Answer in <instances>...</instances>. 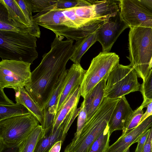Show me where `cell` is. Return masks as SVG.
I'll return each mask as SVG.
<instances>
[{
    "label": "cell",
    "instance_id": "1",
    "mask_svg": "<svg viewBox=\"0 0 152 152\" xmlns=\"http://www.w3.org/2000/svg\"><path fill=\"white\" fill-rule=\"evenodd\" d=\"M56 35L51 49L42 56L39 65L31 72V81L25 88L42 110L48 102L60 75L73 52V40Z\"/></svg>",
    "mask_w": 152,
    "mask_h": 152
},
{
    "label": "cell",
    "instance_id": "2",
    "mask_svg": "<svg viewBox=\"0 0 152 152\" xmlns=\"http://www.w3.org/2000/svg\"><path fill=\"white\" fill-rule=\"evenodd\" d=\"M120 98H104L101 105L87 121L78 138L66 147L64 152H90L94 142L108 126L113 110Z\"/></svg>",
    "mask_w": 152,
    "mask_h": 152
},
{
    "label": "cell",
    "instance_id": "3",
    "mask_svg": "<svg viewBox=\"0 0 152 152\" xmlns=\"http://www.w3.org/2000/svg\"><path fill=\"white\" fill-rule=\"evenodd\" d=\"M129 34L130 64L138 77L144 81L150 70L149 64L152 57V27H130Z\"/></svg>",
    "mask_w": 152,
    "mask_h": 152
},
{
    "label": "cell",
    "instance_id": "4",
    "mask_svg": "<svg viewBox=\"0 0 152 152\" xmlns=\"http://www.w3.org/2000/svg\"><path fill=\"white\" fill-rule=\"evenodd\" d=\"M36 37L30 34L0 31V57L2 59L33 64L38 56Z\"/></svg>",
    "mask_w": 152,
    "mask_h": 152
},
{
    "label": "cell",
    "instance_id": "5",
    "mask_svg": "<svg viewBox=\"0 0 152 152\" xmlns=\"http://www.w3.org/2000/svg\"><path fill=\"white\" fill-rule=\"evenodd\" d=\"M33 17L38 25L50 30L56 35L76 41L94 33L100 28H80L67 18L62 10H46L38 13Z\"/></svg>",
    "mask_w": 152,
    "mask_h": 152
},
{
    "label": "cell",
    "instance_id": "6",
    "mask_svg": "<svg viewBox=\"0 0 152 152\" xmlns=\"http://www.w3.org/2000/svg\"><path fill=\"white\" fill-rule=\"evenodd\" d=\"M39 124L31 113L0 120V142L8 147L19 146Z\"/></svg>",
    "mask_w": 152,
    "mask_h": 152
},
{
    "label": "cell",
    "instance_id": "7",
    "mask_svg": "<svg viewBox=\"0 0 152 152\" xmlns=\"http://www.w3.org/2000/svg\"><path fill=\"white\" fill-rule=\"evenodd\" d=\"M137 77L136 71L130 64L125 66L118 64L108 77L104 97L109 99L120 98L139 91L140 85Z\"/></svg>",
    "mask_w": 152,
    "mask_h": 152
},
{
    "label": "cell",
    "instance_id": "8",
    "mask_svg": "<svg viewBox=\"0 0 152 152\" xmlns=\"http://www.w3.org/2000/svg\"><path fill=\"white\" fill-rule=\"evenodd\" d=\"M119 61V57L115 53L102 51L94 58L80 86L81 96L84 98L100 81L107 80Z\"/></svg>",
    "mask_w": 152,
    "mask_h": 152
},
{
    "label": "cell",
    "instance_id": "9",
    "mask_svg": "<svg viewBox=\"0 0 152 152\" xmlns=\"http://www.w3.org/2000/svg\"><path fill=\"white\" fill-rule=\"evenodd\" d=\"M31 65L23 61L2 59L0 62V88L14 89L25 87L31 81Z\"/></svg>",
    "mask_w": 152,
    "mask_h": 152
},
{
    "label": "cell",
    "instance_id": "10",
    "mask_svg": "<svg viewBox=\"0 0 152 152\" xmlns=\"http://www.w3.org/2000/svg\"><path fill=\"white\" fill-rule=\"evenodd\" d=\"M119 4L121 18L129 28L152 27V14L139 0H120Z\"/></svg>",
    "mask_w": 152,
    "mask_h": 152
},
{
    "label": "cell",
    "instance_id": "11",
    "mask_svg": "<svg viewBox=\"0 0 152 152\" xmlns=\"http://www.w3.org/2000/svg\"><path fill=\"white\" fill-rule=\"evenodd\" d=\"M129 27L122 19L120 10L110 17L96 31V40L101 44L102 51L110 52L118 37L125 29Z\"/></svg>",
    "mask_w": 152,
    "mask_h": 152
},
{
    "label": "cell",
    "instance_id": "12",
    "mask_svg": "<svg viewBox=\"0 0 152 152\" xmlns=\"http://www.w3.org/2000/svg\"><path fill=\"white\" fill-rule=\"evenodd\" d=\"M86 71L80 64L74 63L68 69L66 83L57 103L56 114L70 94L80 86Z\"/></svg>",
    "mask_w": 152,
    "mask_h": 152
},
{
    "label": "cell",
    "instance_id": "13",
    "mask_svg": "<svg viewBox=\"0 0 152 152\" xmlns=\"http://www.w3.org/2000/svg\"><path fill=\"white\" fill-rule=\"evenodd\" d=\"M67 71L68 69H66L60 75L52 96L43 110L45 121L42 128L45 131L48 130L52 127L54 118L56 113L58 101L66 83Z\"/></svg>",
    "mask_w": 152,
    "mask_h": 152
},
{
    "label": "cell",
    "instance_id": "14",
    "mask_svg": "<svg viewBox=\"0 0 152 152\" xmlns=\"http://www.w3.org/2000/svg\"><path fill=\"white\" fill-rule=\"evenodd\" d=\"M133 111L125 96L120 98L111 116L109 123L111 134L117 130H123L126 119Z\"/></svg>",
    "mask_w": 152,
    "mask_h": 152
},
{
    "label": "cell",
    "instance_id": "15",
    "mask_svg": "<svg viewBox=\"0 0 152 152\" xmlns=\"http://www.w3.org/2000/svg\"><path fill=\"white\" fill-rule=\"evenodd\" d=\"M107 80L104 79L100 81L84 98L83 102L87 113V121L92 116L103 101Z\"/></svg>",
    "mask_w": 152,
    "mask_h": 152
},
{
    "label": "cell",
    "instance_id": "16",
    "mask_svg": "<svg viewBox=\"0 0 152 152\" xmlns=\"http://www.w3.org/2000/svg\"><path fill=\"white\" fill-rule=\"evenodd\" d=\"M16 103L24 106L38 120L42 127L44 124V113L43 110L37 105L26 90L25 87L14 89Z\"/></svg>",
    "mask_w": 152,
    "mask_h": 152
},
{
    "label": "cell",
    "instance_id": "17",
    "mask_svg": "<svg viewBox=\"0 0 152 152\" xmlns=\"http://www.w3.org/2000/svg\"><path fill=\"white\" fill-rule=\"evenodd\" d=\"M80 96V86L70 94L55 115L52 127L53 132L58 129L68 114L77 106Z\"/></svg>",
    "mask_w": 152,
    "mask_h": 152
},
{
    "label": "cell",
    "instance_id": "18",
    "mask_svg": "<svg viewBox=\"0 0 152 152\" xmlns=\"http://www.w3.org/2000/svg\"><path fill=\"white\" fill-rule=\"evenodd\" d=\"M66 135L61 125L54 132L52 131L51 127L45 132L44 135L38 142L34 152H49L57 142L61 141L63 143Z\"/></svg>",
    "mask_w": 152,
    "mask_h": 152
},
{
    "label": "cell",
    "instance_id": "19",
    "mask_svg": "<svg viewBox=\"0 0 152 152\" xmlns=\"http://www.w3.org/2000/svg\"><path fill=\"white\" fill-rule=\"evenodd\" d=\"M0 4V31L30 34V29L28 27L9 18L6 9L3 5Z\"/></svg>",
    "mask_w": 152,
    "mask_h": 152
},
{
    "label": "cell",
    "instance_id": "20",
    "mask_svg": "<svg viewBox=\"0 0 152 152\" xmlns=\"http://www.w3.org/2000/svg\"><path fill=\"white\" fill-rule=\"evenodd\" d=\"M96 41V32L76 41L73 45V52L70 60L75 64H80L83 55Z\"/></svg>",
    "mask_w": 152,
    "mask_h": 152
},
{
    "label": "cell",
    "instance_id": "21",
    "mask_svg": "<svg viewBox=\"0 0 152 152\" xmlns=\"http://www.w3.org/2000/svg\"><path fill=\"white\" fill-rule=\"evenodd\" d=\"M119 0H95L93 6L96 18L110 17L119 10Z\"/></svg>",
    "mask_w": 152,
    "mask_h": 152
},
{
    "label": "cell",
    "instance_id": "22",
    "mask_svg": "<svg viewBox=\"0 0 152 152\" xmlns=\"http://www.w3.org/2000/svg\"><path fill=\"white\" fill-rule=\"evenodd\" d=\"M0 4L6 9L9 18L29 27L24 14L15 0H0Z\"/></svg>",
    "mask_w": 152,
    "mask_h": 152
},
{
    "label": "cell",
    "instance_id": "23",
    "mask_svg": "<svg viewBox=\"0 0 152 152\" xmlns=\"http://www.w3.org/2000/svg\"><path fill=\"white\" fill-rule=\"evenodd\" d=\"M45 133L42 126L39 125L20 144L18 152H34L38 142Z\"/></svg>",
    "mask_w": 152,
    "mask_h": 152
},
{
    "label": "cell",
    "instance_id": "24",
    "mask_svg": "<svg viewBox=\"0 0 152 152\" xmlns=\"http://www.w3.org/2000/svg\"><path fill=\"white\" fill-rule=\"evenodd\" d=\"M30 113L28 109L21 104H0V120Z\"/></svg>",
    "mask_w": 152,
    "mask_h": 152
},
{
    "label": "cell",
    "instance_id": "25",
    "mask_svg": "<svg viewBox=\"0 0 152 152\" xmlns=\"http://www.w3.org/2000/svg\"><path fill=\"white\" fill-rule=\"evenodd\" d=\"M21 9L30 29V34L37 38L40 37L39 27L34 20L32 12L26 0H15Z\"/></svg>",
    "mask_w": 152,
    "mask_h": 152
},
{
    "label": "cell",
    "instance_id": "26",
    "mask_svg": "<svg viewBox=\"0 0 152 152\" xmlns=\"http://www.w3.org/2000/svg\"><path fill=\"white\" fill-rule=\"evenodd\" d=\"M111 134L108 126L93 143L90 152H105L109 146Z\"/></svg>",
    "mask_w": 152,
    "mask_h": 152
},
{
    "label": "cell",
    "instance_id": "27",
    "mask_svg": "<svg viewBox=\"0 0 152 152\" xmlns=\"http://www.w3.org/2000/svg\"><path fill=\"white\" fill-rule=\"evenodd\" d=\"M144 114L143 109L140 106L133 111L125 122L122 135L125 134L138 126L140 124Z\"/></svg>",
    "mask_w": 152,
    "mask_h": 152
},
{
    "label": "cell",
    "instance_id": "28",
    "mask_svg": "<svg viewBox=\"0 0 152 152\" xmlns=\"http://www.w3.org/2000/svg\"><path fill=\"white\" fill-rule=\"evenodd\" d=\"M139 91L141 92L143 99L140 107L143 109L145 105L152 101V68L145 80L140 85Z\"/></svg>",
    "mask_w": 152,
    "mask_h": 152
},
{
    "label": "cell",
    "instance_id": "29",
    "mask_svg": "<svg viewBox=\"0 0 152 152\" xmlns=\"http://www.w3.org/2000/svg\"><path fill=\"white\" fill-rule=\"evenodd\" d=\"M94 0H56L54 5V9L66 10L77 7L92 5Z\"/></svg>",
    "mask_w": 152,
    "mask_h": 152
},
{
    "label": "cell",
    "instance_id": "30",
    "mask_svg": "<svg viewBox=\"0 0 152 152\" xmlns=\"http://www.w3.org/2000/svg\"><path fill=\"white\" fill-rule=\"evenodd\" d=\"M32 12H39L53 6L56 0H26Z\"/></svg>",
    "mask_w": 152,
    "mask_h": 152
},
{
    "label": "cell",
    "instance_id": "31",
    "mask_svg": "<svg viewBox=\"0 0 152 152\" xmlns=\"http://www.w3.org/2000/svg\"><path fill=\"white\" fill-rule=\"evenodd\" d=\"M93 5L74 8L75 14L78 17L88 20L97 18Z\"/></svg>",
    "mask_w": 152,
    "mask_h": 152
},
{
    "label": "cell",
    "instance_id": "32",
    "mask_svg": "<svg viewBox=\"0 0 152 152\" xmlns=\"http://www.w3.org/2000/svg\"><path fill=\"white\" fill-rule=\"evenodd\" d=\"M80 111L78 115L76 131L72 141H74L78 138L87 121V113L83 102L80 107Z\"/></svg>",
    "mask_w": 152,
    "mask_h": 152
},
{
    "label": "cell",
    "instance_id": "33",
    "mask_svg": "<svg viewBox=\"0 0 152 152\" xmlns=\"http://www.w3.org/2000/svg\"><path fill=\"white\" fill-rule=\"evenodd\" d=\"M150 130V128L147 130L139 140L135 152H142L145 145L148 137Z\"/></svg>",
    "mask_w": 152,
    "mask_h": 152
},
{
    "label": "cell",
    "instance_id": "34",
    "mask_svg": "<svg viewBox=\"0 0 152 152\" xmlns=\"http://www.w3.org/2000/svg\"><path fill=\"white\" fill-rule=\"evenodd\" d=\"M142 152H152V126Z\"/></svg>",
    "mask_w": 152,
    "mask_h": 152
},
{
    "label": "cell",
    "instance_id": "35",
    "mask_svg": "<svg viewBox=\"0 0 152 152\" xmlns=\"http://www.w3.org/2000/svg\"><path fill=\"white\" fill-rule=\"evenodd\" d=\"M14 104L4 93V89L0 88V104Z\"/></svg>",
    "mask_w": 152,
    "mask_h": 152
},
{
    "label": "cell",
    "instance_id": "36",
    "mask_svg": "<svg viewBox=\"0 0 152 152\" xmlns=\"http://www.w3.org/2000/svg\"><path fill=\"white\" fill-rule=\"evenodd\" d=\"M146 107L147 109L142 118L140 124L148 116L152 115V101L145 105L143 107Z\"/></svg>",
    "mask_w": 152,
    "mask_h": 152
},
{
    "label": "cell",
    "instance_id": "37",
    "mask_svg": "<svg viewBox=\"0 0 152 152\" xmlns=\"http://www.w3.org/2000/svg\"><path fill=\"white\" fill-rule=\"evenodd\" d=\"M19 146L15 147H8L0 142V152H18Z\"/></svg>",
    "mask_w": 152,
    "mask_h": 152
},
{
    "label": "cell",
    "instance_id": "38",
    "mask_svg": "<svg viewBox=\"0 0 152 152\" xmlns=\"http://www.w3.org/2000/svg\"><path fill=\"white\" fill-rule=\"evenodd\" d=\"M141 4L152 14V0H139Z\"/></svg>",
    "mask_w": 152,
    "mask_h": 152
},
{
    "label": "cell",
    "instance_id": "39",
    "mask_svg": "<svg viewBox=\"0 0 152 152\" xmlns=\"http://www.w3.org/2000/svg\"><path fill=\"white\" fill-rule=\"evenodd\" d=\"M63 143L61 141L57 142L51 148L49 152H60Z\"/></svg>",
    "mask_w": 152,
    "mask_h": 152
},
{
    "label": "cell",
    "instance_id": "40",
    "mask_svg": "<svg viewBox=\"0 0 152 152\" xmlns=\"http://www.w3.org/2000/svg\"><path fill=\"white\" fill-rule=\"evenodd\" d=\"M149 67L150 69L152 68V57L150 62Z\"/></svg>",
    "mask_w": 152,
    "mask_h": 152
},
{
    "label": "cell",
    "instance_id": "41",
    "mask_svg": "<svg viewBox=\"0 0 152 152\" xmlns=\"http://www.w3.org/2000/svg\"><path fill=\"white\" fill-rule=\"evenodd\" d=\"M126 152H130L129 148L128 149Z\"/></svg>",
    "mask_w": 152,
    "mask_h": 152
}]
</instances>
